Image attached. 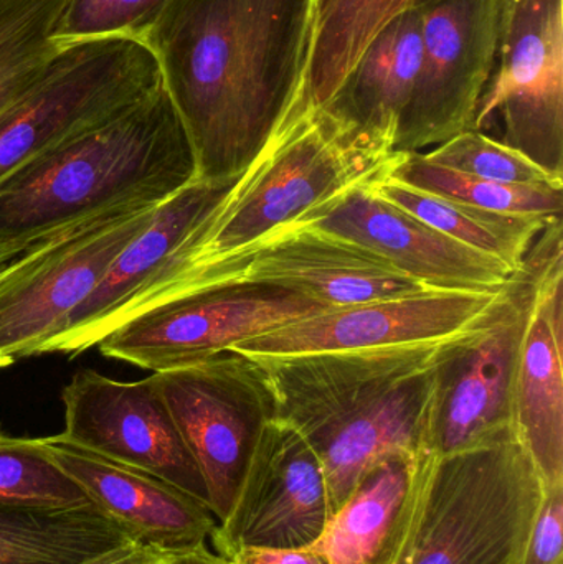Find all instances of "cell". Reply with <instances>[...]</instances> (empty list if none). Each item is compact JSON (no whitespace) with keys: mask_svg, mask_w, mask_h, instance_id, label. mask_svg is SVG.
<instances>
[{"mask_svg":"<svg viewBox=\"0 0 563 564\" xmlns=\"http://www.w3.org/2000/svg\"><path fill=\"white\" fill-rule=\"evenodd\" d=\"M83 224H85V221H83ZM75 227H78V225H75ZM75 227H69L66 228V230L56 231V234L40 238H22V240H7V238H0V264L23 257V254L30 253V251L36 250V248L45 247L50 241L56 240V238L62 237V235L73 230Z\"/></svg>","mask_w":563,"mask_h":564,"instance_id":"cell-34","label":"cell"},{"mask_svg":"<svg viewBox=\"0 0 563 564\" xmlns=\"http://www.w3.org/2000/svg\"><path fill=\"white\" fill-rule=\"evenodd\" d=\"M429 454L377 459L331 516L317 549L329 564H400L412 533Z\"/></svg>","mask_w":563,"mask_h":564,"instance_id":"cell-21","label":"cell"},{"mask_svg":"<svg viewBox=\"0 0 563 564\" xmlns=\"http://www.w3.org/2000/svg\"><path fill=\"white\" fill-rule=\"evenodd\" d=\"M288 227L317 228L346 238L433 291H498L515 273L383 200L370 184L337 195Z\"/></svg>","mask_w":563,"mask_h":564,"instance_id":"cell-16","label":"cell"},{"mask_svg":"<svg viewBox=\"0 0 563 564\" xmlns=\"http://www.w3.org/2000/svg\"><path fill=\"white\" fill-rule=\"evenodd\" d=\"M155 208H122L85 221L0 285V368L39 355L118 254L144 231Z\"/></svg>","mask_w":563,"mask_h":564,"instance_id":"cell-12","label":"cell"},{"mask_svg":"<svg viewBox=\"0 0 563 564\" xmlns=\"http://www.w3.org/2000/svg\"><path fill=\"white\" fill-rule=\"evenodd\" d=\"M439 344L251 357L273 391L277 420L323 466L329 519L377 459L423 453Z\"/></svg>","mask_w":563,"mask_h":564,"instance_id":"cell-2","label":"cell"},{"mask_svg":"<svg viewBox=\"0 0 563 564\" xmlns=\"http://www.w3.org/2000/svg\"><path fill=\"white\" fill-rule=\"evenodd\" d=\"M0 506L82 509L91 502L53 463L43 437L0 431Z\"/></svg>","mask_w":563,"mask_h":564,"instance_id":"cell-28","label":"cell"},{"mask_svg":"<svg viewBox=\"0 0 563 564\" xmlns=\"http://www.w3.org/2000/svg\"><path fill=\"white\" fill-rule=\"evenodd\" d=\"M534 284L529 250L491 304L468 327L440 340L423 453L450 456L515 436L512 380Z\"/></svg>","mask_w":563,"mask_h":564,"instance_id":"cell-7","label":"cell"},{"mask_svg":"<svg viewBox=\"0 0 563 564\" xmlns=\"http://www.w3.org/2000/svg\"><path fill=\"white\" fill-rule=\"evenodd\" d=\"M432 2L435 0H313L306 69L294 108H323L393 17Z\"/></svg>","mask_w":563,"mask_h":564,"instance_id":"cell-24","label":"cell"},{"mask_svg":"<svg viewBox=\"0 0 563 564\" xmlns=\"http://www.w3.org/2000/svg\"><path fill=\"white\" fill-rule=\"evenodd\" d=\"M542 494L516 436L430 456L400 564H518Z\"/></svg>","mask_w":563,"mask_h":564,"instance_id":"cell-5","label":"cell"},{"mask_svg":"<svg viewBox=\"0 0 563 564\" xmlns=\"http://www.w3.org/2000/svg\"><path fill=\"white\" fill-rule=\"evenodd\" d=\"M62 401L63 440L165 480L208 507L204 477L172 420L154 375L128 383L98 371H78L63 388Z\"/></svg>","mask_w":563,"mask_h":564,"instance_id":"cell-13","label":"cell"},{"mask_svg":"<svg viewBox=\"0 0 563 564\" xmlns=\"http://www.w3.org/2000/svg\"><path fill=\"white\" fill-rule=\"evenodd\" d=\"M531 253L534 295L512 380V433L552 487L563 484L562 218L545 224Z\"/></svg>","mask_w":563,"mask_h":564,"instance_id":"cell-18","label":"cell"},{"mask_svg":"<svg viewBox=\"0 0 563 564\" xmlns=\"http://www.w3.org/2000/svg\"><path fill=\"white\" fill-rule=\"evenodd\" d=\"M323 311L316 302L278 285L210 282L131 315L96 345L105 357L159 373L197 364Z\"/></svg>","mask_w":563,"mask_h":564,"instance_id":"cell-9","label":"cell"},{"mask_svg":"<svg viewBox=\"0 0 563 564\" xmlns=\"http://www.w3.org/2000/svg\"><path fill=\"white\" fill-rule=\"evenodd\" d=\"M164 555L165 552L161 550L131 542L88 564H158Z\"/></svg>","mask_w":563,"mask_h":564,"instance_id":"cell-33","label":"cell"},{"mask_svg":"<svg viewBox=\"0 0 563 564\" xmlns=\"http://www.w3.org/2000/svg\"><path fill=\"white\" fill-rule=\"evenodd\" d=\"M161 86L158 59L142 40L63 43L42 76L0 115V181L118 118Z\"/></svg>","mask_w":563,"mask_h":564,"instance_id":"cell-6","label":"cell"},{"mask_svg":"<svg viewBox=\"0 0 563 564\" xmlns=\"http://www.w3.org/2000/svg\"><path fill=\"white\" fill-rule=\"evenodd\" d=\"M563 0H501V66L485 89L475 131L496 116L502 144L563 181Z\"/></svg>","mask_w":563,"mask_h":564,"instance_id":"cell-10","label":"cell"},{"mask_svg":"<svg viewBox=\"0 0 563 564\" xmlns=\"http://www.w3.org/2000/svg\"><path fill=\"white\" fill-rule=\"evenodd\" d=\"M498 291H423L327 308L278 325L231 350L270 358L433 344L468 327Z\"/></svg>","mask_w":563,"mask_h":564,"instance_id":"cell-15","label":"cell"},{"mask_svg":"<svg viewBox=\"0 0 563 564\" xmlns=\"http://www.w3.org/2000/svg\"><path fill=\"white\" fill-rule=\"evenodd\" d=\"M313 0H171L142 42L187 131L201 181H235L303 85Z\"/></svg>","mask_w":563,"mask_h":564,"instance_id":"cell-1","label":"cell"},{"mask_svg":"<svg viewBox=\"0 0 563 564\" xmlns=\"http://www.w3.org/2000/svg\"><path fill=\"white\" fill-rule=\"evenodd\" d=\"M154 378L204 477L208 507L221 522L240 492L264 427L277 417L267 377L255 358L225 350Z\"/></svg>","mask_w":563,"mask_h":564,"instance_id":"cell-8","label":"cell"},{"mask_svg":"<svg viewBox=\"0 0 563 564\" xmlns=\"http://www.w3.org/2000/svg\"><path fill=\"white\" fill-rule=\"evenodd\" d=\"M422 10L393 17L364 50L324 111L356 134L392 152L422 55Z\"/></svg>","mask_w":563,"mask_h":564,"instance_id":"cell-22","label":"cell"},{"mask_svg":"<svg viewBox=\"0 0 563 564\" xmlns=\"http://www.w3.org/2000/svg\"><path fill=\"white\" fill-rule=\"evenodd\" d=\"M402 155L344 128L324 109L291 106L268 144L185 241L132 315L187 291L205 274L337 195L380 181Z\"/></svg>","mask_w":563,"mask_h":564,"instance_id":"cell-4","label":"cell"},{"mask_svg":"<svg viewBox=\"0 0 563 564\" xmlns=\"http://www.w3.org/2000/svg\"><path fill=\"white\" fill-rule=\"evenodd\" d=\"M426 161L459 174L485 181L519 185H563L534 162L486 132L465 131L432 151L420 152Z\"/></svg>","mask_w":563,"mask_h":564,"instance_id":"cell-29","label":"cell"},{"mask_svg":"<svg viewBox=\"0 0 563 564\" xmlns=\"http://www.w3.org/2000/svg\"><path fill=\"white\" fill-rule=\"evenodd\" d=\"M43 441L53 463L91 506L134 542L165 553L187 552L205 546L214 533L217 522L212 510L184 490L73 446L59 434Z\"/></svg>","mask_w":563,"mask_h":564,"instance_id":"cell-20","label":"cell"},{"mask_svg":"<svg viewBox=\"0 0 563 564\" xmlns=\"http://www.w3.org/2000/svg\"><path fill=\"white\" fill-rule=\"evenodd\" d=\"M218 281L278 285L326 311L433 291L359 245L311 227L273 231L192 288Z\"/></svg>","mask_w":563,"mask_h":564,"instance_id":"cell-17","label":"cell"},{"mask_svg":"<svg viewBox=\"0 0 563 564\" xmlns=\"http://www.w3.org/2000/svg\"><path fill=\"white\" fill-rule=\"evenodd\" d=\"M228 562L234 564H329L316 545L310 549H245Z\"/></svg>","mask_w":563,"mask_h":564,"instance_id":"cell-32","label":"cell"},{"mask_svg":"<svg viewBox=\"0 0 563 564\" xmlns=\"http://www.w3.org/2000/svg\"><path fill=\"white\" fill-rule=\"evenodd\" d=\"M390 175L403 184L465 202L483 210L539 217L544 220L562 218L563 185H519L485 181L440 167L426 161L423 154H403Z\"/></svg>","mask_w":563,"mask_h":564,"instance_id":"cell-27","label":"cell"},{"mask_svg":"<svg viewBox=\"0 0 563 564\" xmlns=\"http://www.w3.org/2000/svg\"><path fill=\"white\" fill-rule=\"evenodd\" d=\"M131 542L95 506H0V564H88Z\"/></svg>","mask_w":563,"mask_h":564,"instance_id":"cell-23","label":"cell"},{"mask_svg":"<svg viewBox=\"0 0 563 564\" xmlns=\"http://www.w3.org/2000/svg\"><path fill=\"white\" fill-rule=\"evenodd\" d=\"M158 564H234L221 558L217 553H210L207 546L187 550V552L165 553Z\"/></svg>","mask_w":563,"mask_h":564,"instance_id":"cell-35","label":"cell"},{"mask_svg":"<svg viewBox=\"0 0 563 564\" xmlns=\"http://www.w3.org/2000/svg\"><path fill=\"white\" fill-rule=\"evenodd\" d=\"M518 564H563V484L544 487Z\"/></svg>","mask_w":563,"mask_h":564,"instance_id":"cell-31","label":"cell"},{"mask_svg":"<svg viewBox=\"0 0 563 564\" xmlns=\"http://www.w3.org/2000/svg\"><path fill=\"white\" fill-rule=\"evenodd\" d=\"M197 178L164 86L106 124L0 181V238H40L131 207H159Z\"/></svg>","mask_w":563,"mask_h":564,"instance_id":"cell-3","label":"cell"},{"mask_svg":"<svg viewBox=\"0 0 563 564\" xmlns=\"http://www.w3.org/2000/svg\"><path fill=\"white\" fill-rule=\"evenodd\" d=\"M235 181L195 178L159 205L144 231L118 254L91 294L40 347L39 355L75 357L95 347L112 328L131 317L141 299L169 270L175 254L207 220Z\"/></svg>","mask_w":563,"mask_h":564,"instance_id":"cell-19","label":"cell"},{"mask_svg":"<svg viewBox=\"0 0 563 564\" xmlns=\"http://www.w3.org/2000/svg\"><path fill=\"white\" fill-rule=\"evenodd\" d=\"M327 522L329 492L320 459L296 430L274 417L210 539L225 560L245 549H310Z\"/></svg>","mask_w":563,"mask_h":564,"instance_id":"cell-14","label":"cell"},{"mask_svg":"<svg viewBox=\"0 0 563 564\" xmlns=\"http://www.w3.org/2000/svg\"><path fill=\"white\" fill-rule=\"evenodd\" d=\"M370 188L440 234L518 270L545 224L539 217L498 214L412 187L386 175ZM554 220V218H552Z\"/></svg>","mask_w":563,"mask_h":564,"instance_id":"cell-25","label":"cell"},{"mask_svg":"<svg viewBox=\"0 0 563 564\" xmlns=\"http://www.w3.org/2000/svg\"><path fill=\"white\" fill-rule=\"evenodd\" d=\"M171 0H68L56 40L144 39Z\"/></svg>","mask_w":563,"mask_h":564,"instance_id":"cell-30","label":"cell"},{"mask_svg":"<svg viewBox=\"0 0 563 564\" xmlns=\"http://www.w3.org/2000/svg\"><path fill=\"white\" fill-rule=\"evenodd\" d=\"M501 0H435L422 7V55L393 154H420L475 129L495 66Z\"/></svg>","mask_w":563,"mask_h":564,"instance_id":"cell-11","label":"cell"},{"mask_svg":"<svg viewBox=\"0 0 563 564\" xmlns=\"http://www.w3.org/2000/svg\"><path fill=\"white\" fill-rule=\"evenodd\" d=\"M69 231H72V230H69ZM66 234H68V231H66ZM62 237H63V235H62ZM58 238H56V240H58ZM53 241H55V240H53ZM53 241H50L48 245H52ZM48 245H45V247H42V248H36V250L30 251V253L23 254V257L15 258V260L7 261V263L0 264V285H2L3 282L9 281L10 278H12L13 274H15L17 271H19L20 268H22L23 264H25L26 261H29L30 258L33 257V254L39 253L40 250H43V248L48 247Z\"/></svg>","mask_w":563,"mask_h":564,"instance_id":"cell-36","label":"cell"},{"mask_svg":"<svg viewBox=\"0 0 563 564\" xmlns=\"http://www.w3.org/2000/svg\"><path fill=\"white\" fill-rule=\"evenodd\" d=\"M68 0H0V115L45 72L58 50Z\"/></svg>","mask_w":563,"mask_h":564,"instance_id":"cell-26","label":"cell"}]
</instances>
